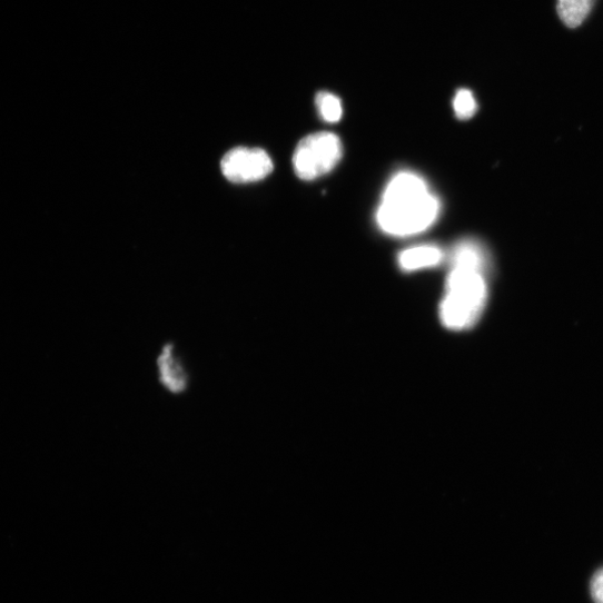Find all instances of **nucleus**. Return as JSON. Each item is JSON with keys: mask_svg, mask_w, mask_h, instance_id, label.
<instances>
[{"mask_svg": "<svg viewBox=\"0 0 603 603\" xmlns=\"http://www.w3.org/2000/svg\"><path fill=\"white\" fill-rule=\"evenodd\" d=\"M156 364L158 382L167 393L180 396L188 392L190 375L184 360L176 354L172 344L162 347Z\"/></svg>", "mask_w": 603, "mask_h": 603, "instance_id": "obj_5", "label": "nucleus"}, {"mask_svg": "<svg viewBox=\"0 0 603 603\" xmlns=\"http://www.w3.org/2000/svg\"><path fill=\"white\" fill-rule=\"evenodd\" d=\"M443 249L436 245H421L402 251L398 263L403 270L415 271L423 268L435 267L444 260Z\"/></svg>", "mask_w": 603, "mask_h": 603, "instance_id": "obj_6", "label": "nucleus"}, {"mask_svg": "<svg viewBox=\"0 0 603 603\" xmlns=\"http://www.w3.org/2000/svg\"><path fill=\"white\" fill-rule=\"evenodd\" d=\"M591 595L595 603H603V567L597 570L591 580Z\"/></svg>", "mask_w": 603, "mask_h": 603, "instance_id": "obj_10", "label": "nucleus"}, {"mask_svg": "<svg viewBox=\"0 0 603 603\" xmlns=\"http://www.w3.org/2000/svg\"><path fill=\"white\" fill-rule=\"evenodd\" d=\"M441 304V320L451 330L472 328L481 318L487 302L485 273L464 266H452Z\"/></svg>", "mask_w": 603, "mask_h": 603, "instance_id": "obj_2", "label": "nucleus"}, {"mask_svg": "<svg viewBox=\"0 0 603 603\" xmlns=\"http://www.w3.org/2000/svg\"><path fill=\"white\" fill-rule=\"evenodd\" d=\"M316 105L320 117L328 123H337L344 116L342 100L330 92H319L316 97Z\"/></svg>", "mask_w": 603, "mask_h": 603, "instance_id": "obj_8", "label": "nucleus"}, {"mask_svg": "<svg viewBox=\"0 0 603 603\" xmlns=\"http://www.w3.org/2000/svg\"><path fill=\"white\" fill-rule=\"evenodd\" d=\"M344 148L340 138L332 132H318L300 140L293 156L298 178L315 180L332 172L340 162Z\"/></svg>", "mask_w": 603, "mask_h": 603, "instance_id": "obj_3", "label": "nucleus"}, {"mask_svg": "<svg viewBox=\"0 0 603 603\" xmlns=\"http://www.w3.org/2000/svg\"><path fill=\"white\" fill-rule=\"evenodd\" d=\"M455 115L461 120L473 118L478 109L474 95L467 89H461L453 101Z\"/></svg>", "mask_w": 603, "mask_h": 603, "instance_id": "obj_9", "label": "nucleus"}, {"mask_svg": "<svg viewBox=\"0 0 603 603\" xmlns=\"http://www.w3.org/2000/svg\"><path fill=\"white\" fill-rule=\"evenodd\" d=\"M274 169L268 154L259 148L239 147L221 160L223 175L235 184H249L266 178Z\"/></svg>", "mask_w": 603, "mask_h": 603, "instance_id": "obj_4", "label": "nucleus"}, {"mask_svg": "<svg viewBox=\"0 0 603 603\" xmlns=\"http://www.w3.org/2000/svg\"><path fill=\"white\" fill-rule=\"evenodd\" d=\"M441 202L427 182L417 174H397L387 185L377 210L380 229L395 237H409L432 227Z\"/></svg>", "mask_w": 603, "mask_h": 603, "instance_id": "obj_1", "label": "nucleus"}, {"mask_svg": "<svg viewBox=\"0 0 603 603\" xmlns=\"http://www.w3.org/2000/svg\"><path fill=\"white\" fill-rule=\"evenodd\" d=\"M595 2L596 0H557L556 12L566 28L576 29L587 19Z\"/></svg>", "mask_w": 603, "mask_h": 603, "instance_id": "obj_7", "label": "nucleus"}]
</instances>
